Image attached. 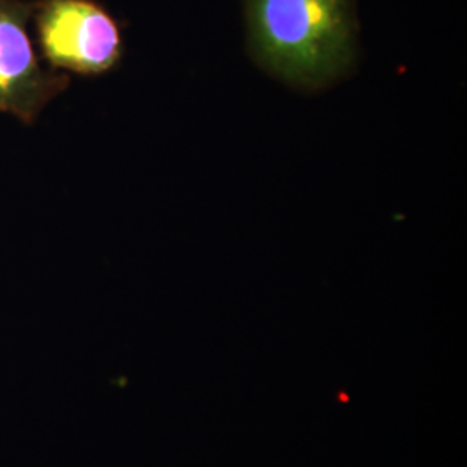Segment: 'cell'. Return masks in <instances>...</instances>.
<instances>
[{
    "instance_id": "6da1fadb",
    "label": "cell",
    "mask_w": 467,
    "mask_h": 467,
    "mask_svg": "<svg viewBox=\"0 0 467 467\" xmlns=\"http://www.w3.org/2000/svg\"><path fill=\"white\" fill-rule=\"evenodd\" d=\"M256 63L285 84L314 92L343 78L355 61L351 0H246Z\"/></svg>"
},
{
    "instance_id": "7a4b0ae2",
    "label": "cell",
    "mask_w": 467,
    "mask_h": 467,
    "mask_svg": "<svg viewBox=\"0 0 467 467\" xmlns=\"http://www.w3.org/2000/svg\"><path fill=\"white\" fill-rule=\"evenodd\" d=\"M35 46L54 71L100 77L123 57L117 19L96 0H34Z\"/></svg>"
},
{
    "instance_id": "3957f363",
    "label": "cell",
    "mask_w": 467,
    "mask_h": 467,
    "mask_svg": "<svg viewBox=\"0 0 467 467\" xmlns=\"http://www.w3.org/2000/svg\"><path fill=\"white\" fill-rule=\"evenodd\" d=\"M32 2L0 0V113L32 125L69 77L50 69L30 34Z\"/></svg>"
}]
</instances>
